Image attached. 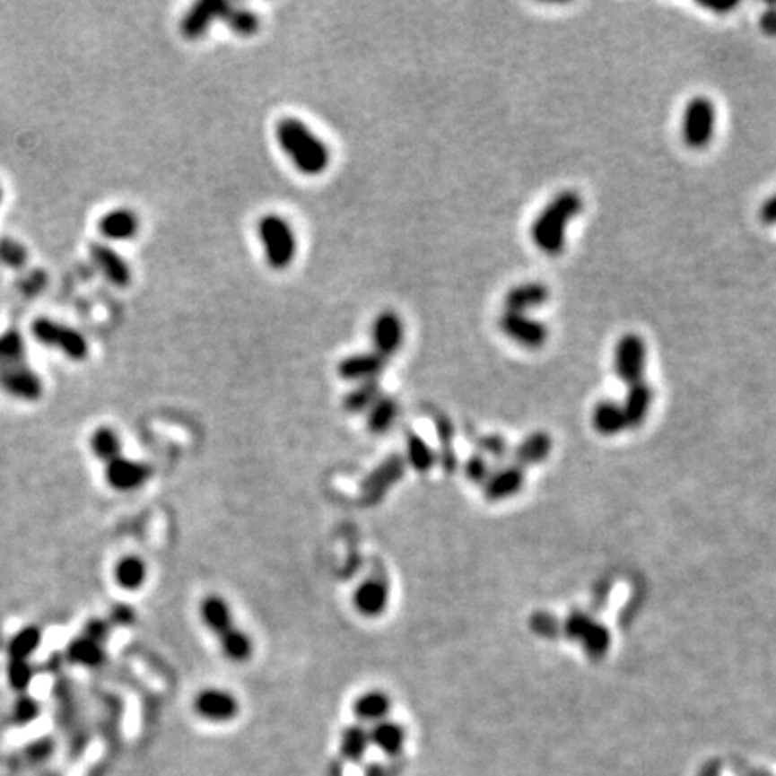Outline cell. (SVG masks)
<instances>
[{
  "label": "cell",
  "mask_w": 776,
  "mask_h": 776,
  "mask_svg": "<svg viewBox=\"0 0 776 776\" xmlns=\"http://www.w3.org/2000/svg\"><path fill=\"white\" fill-rule=\"evenodd\" d=\"M281 150L292 164L306 177L322 175L331 164L327 144L301 119L284 118L275 126Z\"/></svg>",
  "instance_id": "6da1fadb"
},
{
  "label": "cell",
  "mask_w": 776,
  "mask_h": 776,
  "mask_svg": "<svg viewBox=\"0 0 776 776\" xmlns=\"http://www.w3.org/2000/svg\"><path fill=\"white\" fill-rule=\"evenodd\" d=\"M582 211V198L575 191L559 193L536 218L530 236L546 256H557L564 248L566 227Z\"/></svg>",
  "instance_id": "7a4b0ae2"
},
{
  "label": "cell",
  "mask_w": 776,
  "mask_h": 776,
  "mask_svg": "<svg viewBox=\"0 0 776 776\" xmlns=\"http://www.w3.org/2000/svg\"><path fill=\"white\" fill-rule=\"evenodd\" d=\"M257 234L268 266L277 272L290 268L297 256V236L292 223L279 214H265L257 222Z\"/></svg>",
  "instance_id": "3957f363"
},
{
  "label": "cell",
  "mask_w": 776,
  "mask_h": 776,
  "mask_svg": "<svg viewBox=\"0 0 776 776\" xmlns=\"http://www.w3.org/2000/svg\"><path fill=\"white\" fill-rule=\"evenodd\" d=\"M562 634L571 641L580 643L582 650L593 659L604 658L611 645V634L607 627L584 611L570 613V616L562 622Z\"/></svg>",
  "instance_id": "277c9868"
},
{
  "label": "cell",
  "mask_w": 776,
  "mask_h": 776,
  "mask_svg": "<svg viewBox=\"0 0 776 776\" xmlns=\"http://www.w3.org/2000/svg\"><path fill=\"white\" fill-rule=\"evenodd\" d=\"M33 336L44 347L57 349L74 362H82L89 354V342L85 336L78 329L53 318H39L33 324Z\"/></svg>",
  "instance_id": "5b68a950"
},
{
  "label": "cell",
  "mask_w": 776,
  "mask_h": 776,
  "mask_svg": "<svg viewBox=\"0 0 776 776\" xmlns=\"http://www.w3.org/2000/svg\"><path fill=\"white\" fill-rule=\"evenodd\" d=\"M715 130V109L708 98L697 96L688 101L683 114V141L692 150L710 144Z\"/></svg>",
  "instance_id": "8992f818"
},
{
  "label": "cell",
  "mask_w": 776,
  "mask_h": 776,
  "mask_svg": "<svg viewBox=\"0 0 776 776\" xmlns=\"http://www.w3.org/2000/svg\"><path fill=\"white\" fill-rule=\"evenodd\" d=\"M647 349L638 335H623L615 347V374L620 381L634 385L643 381Z\"/></svg>",
  "instance_id": "52a82bcc"
},
{
  "label": "cell",
  "mask_w": 776,
  "mask_h": 776,
  "mask_svg": "<svg viewBox=\"0 0 776 776\" xmlns=\"http://www.w3.org/2000/svg\"><path fill=\"white\" fill-rule=\"evenodd\" d=\"M193 708L198 717H202L207 722L214 724H225L238 717L240 713V701L238 697L225 690V688H204L196 693L193 701Z\"/></svg>",
  "instance_id": "ba28073f"
},
{
  "label": "cell",
  "mask_w": 776,
  "mask_h": 776,
  "mask_svg": "<svg viewBox=\"0 0 776 776\" xmlns=\"http://www.w3.org/2000/svg\"><path fill=\"white\" fill-rule=\"evenodd\" d=\"M371 340L374 353L381 358L388 360L397 354L405 344V324L401 317L392 310L381 311L371 326Z\"/></svg>",
  "instance_id": "9c48e42d"
},
{
  "label": "cell",
  "mask_w": 776,
  "mask_h": 776,
  "mask_svg": "<svg viewBox=\"0 0 776 776\" xmlns=\"http://www.w3.org/2000/svg\"><path fill=\"white\" fill-rule=\"evenodd\" d=\"M500 329L505 336L527 349H541L548 340V327L525 313L505 311L500 318Z\"/></svg>",
  "instance_id": "30bf717a"
},
{
  "label": "cell",
  "mask_w": 776,
  "mask_h": 776,
  "mask_svg": "<svg viewBox=\"0 0 776 776\" xmlns=\"http://www.w3.org/2000/svg\"><path fill=\"white\" fill-rule=\"evenodd\" d=\"M227 3L225 0H200L193 4L180 22V33L186 40H200L207 35L214 21H220Z\"/></svg>",
  "instance_id": "8fae6325"
},
{
  "label": "cell",
  "mask_w": 776,
  "mask_h": 776,
  "mask_svg": "<svg viewBox=\"0 0 776 776\" xmlns=\"http://www.w3.org/2000/svg\"><path fill=\"white\" fill-rule=\"evenodd\" d=\"M91 259L94 266L100 270V274L114 286L126 288L132 283V268L125 261V257L105 243H92L91 245Z\"/></svg>",
  "instance_id": "7c38bea8"
},
{
  "label": "cell",
  "mask_w": 776,
  "mask_h": 776,
  "mask_svg": "<svg viewBox=\"0 0 776 776\" xmlns=\"http://www.w3.org/2000/svg\"><path fill=\"white\" fill-rule=\"evenodd\" d=\"M98 229L107 241H116V243L132 241L137 238L141 231V220L135 211L126 207H118L105 213L100 218Z\"/></svg>",
  "instance_id": "4fadbf2b"
},
{
  "label": "cell",
  "mask_w": 776,
  "mask_h": 776,
  "mask_svg": "<svg viewBox=\"0 0 776 776\" xmlns=\"http://www.w3.org/2000/svg\"><path fill=\"white\" fill-rule=\"evenodd\" d=\"M387 362L388 360L381 358L374 351L356 353V354L345 356L338 363V376L345 381H356V383L378 379V376L385 371Z\"/></svg>",
  "instance_id": "5bb4252c"
},
{
  "label": "cell",
  "mask_w": 776,
  "mask_h": 776,
  "mask_svg": "<svg viewBox=\"0 0 776 776\" xmlns=\"http://www.w3.org/2000/svg\"><path fill=\"white\" fill-rule=\"evenodd\" d=\"M150 475L152 471L146 464L125 457L109 462L107 467V480L118 491H135L148 482Z\"/></svg>",
  "instance_id": "9a60e30c"
},
{
  "label": "cell",
  "mask_w": 776,
  "mask_h": 776,
  "mask_svg": "<svg viewBox=\"0 0 776 776\" xmlns=\"http://www.w3.org/2000/svg\"><path fill=\"white\" fill-rule=\"evenodd\" d=\"M525 484V469L510 464L503 466L491 473L487 482L484 484V494L489 501H501L507 500L521 491Z\"/></svg>",
  "instance_id": "2e32d148"
},
{
  "label": "cell",
  "mask_w": 776,
  "mask_h": 776,
  "mask_svg": "<svg viewBox=\"0 0 776 776\" xmlns=\"http://www.w3.org/2000/svg\"><path fill=\"white\" fill-rule=\"evenodd\" d=\"M388 598H390L388 586L379 579H369V580H363L354 589L353 604L360 615L374 618V616H379L381 613H385V609L388 606Z\"/></svg>",
  "instance_id": "e0dca14e"
},
{
  "label": "cell",
  "mask_w": 776,
  "mask_h": 776,
  "mask_svg": "<svg viewBox=\"0 0 776 776\" xmlns=\"http://www.w3.org/2000/svg\"><path fill=\"white\" fill-rule=\"evenodd\" d=\"M198 611H200L202 623L218 638L236 625L232 607L222 595H216V593L207 595L200 602Z\"/></svg>",
  "instance_id": "ac0fdd59"
},
{
  "label": "cell",
  "mask_w": 776,
  "mask_h": 776,
  "mask_svg": "<svg viewBox=\"0 0 776 776\" xmlns=\"http://www.w3.org/2000/svg\"><path fill=\"white\" fill-rule=\"evenodd\" d=\"M392 710V699L381 690H369L356 697L353 704V713L358 724H378L387 720Z\"/></svg>",
  "instance_id": "d6986e66"
},
{
  "label": "cell",
  "mask_w": 776,
  "mask_h": 776,
  "mask_svg": "<svg viewBox=\"0 0 776 776\" xmlns=\"http://www.w3.org/2000/svg\"><path fill=\"white\" fill-rule=\"evenodd\" d=\"M550 290L541 283H523L509 290L505 295V308L512 313H525L541 308L548 302Z\"/></svg>",
  "instance_id": "ffe728a7"
},
{
  "label": "cell",
  "mask_w": 776,
  "mask_h": 776,
  "mask_svg": "<svg viewBox=\"0 0 776 776\" xmlns=\"http://www.w3.org/2000/svg\"><path fill=\"white\" fill-rule=\"evenodd\" d=\"M652 405V388L645 381L629 385L622 403V410L627 421V428H638L645 423Z\"/></svg>",
  "instance_id": "44dd1931"
},
{
  "label": "cell",
  "mask_w": 776,
  "mask_h": 776,
  "mask_svg": "<svg viewBox=\"0 0 776 776\" xmlns=\"http://www.w3.org/2000/svg\"><path fill=\"white\" fill-rule=\"evenodd\" d=\"M369 735L371 744L388 756H397L406 744V729L390 719L374 724L369 729Z\"/></svg>",
  "instance_id": "7402d4cb"
},
{
  "label": "cell",
  "mask_w": 776,
  "mask_h": 776,
  "mask_svg": "<svg viewBox=\"0 0 776 776\" xmlns=\"http://www.w3.org/2000/svg\"><path fill=\"white\" fill-rule=\"evenodd\" d=\"M0 378H3V385L6 387V390H10L13 396L35 399L42 392V383L39 376L26 365L10 371H0Z\"/></svg>",
  "instance_id": "603a6c76"
},
{
  "label": "cell",
  "mask_w": 776,
  "mask_h": 776,
  "mask_svg": "<svg viewBox=\"0 0 776 776\" xmlns=\"http://www.w3.org/2000/svg\"><path fill=\"white\" fill-rule=\"evenodd\" d=\"M552 453V439L545 432H534L525 437L519 446L514 449L516 466H537L545 462Z\"/></svg>",
  "instance_id": "cb8c5ba5"
},
{
  "label": "cell",
  "mask_w": 776,
  "mask_h": 776,
  "mask_svg": "<svg viewBox=\"0 0 776 776\" xmlns=\"http://www.w3.org/2000/svg\"><path fill=\"white\" fill-rule=\"evenodd\" d=\"M593 426L602 435H618L627 428L622 405L616 401H600L593 408Z\"/></svg>",
  "instance_id": "d4e9b609"
},
{
  "label": "cell",
  "mask_w": 776,
  "mask_h": 776,
  "mask_svg": "<svg viewBox=\"0 0 776 776\" xmlns=\"http://www.w3.org/2000/svg\"><path fill=\"white\" fill-rule=\"evenodd\" d=\"M399 405L390 396H381L367 412V428L372 435H385L397 421Z\"/></svg>",
  "instance_id": "484cf974"
},
{
  "label": "cell",
  "mask_w": 776,
  "mask_h": 776,
  "mask_svg": "<svg viewBox=\"0 0 776 776\" xmlns=\"http://www.w3.org/2000/svg\"><path fill=\"white\" fill-rule=\"evenodd\" d=\"M218 640L223 656L232 663H245L254 654V641L250 634L240 629L238 625H234L225 634H222Z\"/></svg>",
  "instance_id": "4316f807"
},
{
  "label": "cell",
  "mask_w": 776,
  "mask_h": 776,
  "mask_svg": "<svg viewBox=\"0 0 776 776\" xmlns=\"http://www.w3.org/2000/svg\"><path fill=\"white\" fill-rule=\"evenodd\" d=\"M220 21L225 22L234 35L243 37V39L257 35L259 28H261V19L252 10L241 8L236 4H229V3L223 10V15Z\"/></svg>",
  "instance_id": "83f0119b"
},
{
  "label": "cell",
  "mask_w": 776,
  "mask_h": 776,
  "mask_svg": "<svg viewBox=\"0 0 776 776\" xmlns=\"http://www.w3.org/2000/svg\"><path fill=\"white\" fill-rule=\"evenodd\" d=\"M371 745V735L363 724H351L340 735V753L351 762L362 760Z\"/></svg>",
  "instance_id": "f1b7e54d"
},
{
  "label": "cell",
  "mask_w": 776,
  "mask_h": 776,
  "mask_svg": "<svg viewBox=\"0 0 776 776\" xmlns=\"http://www.w3.org/2000/svg\"><path fill=\"white\" fill-rule=\"evenodd\" d=\"M114 573H116V580L119 586H123L128 591H135L146 582L148 568L141 557L128 555L118 562Z\"/></svg>",
  "instance_id": "f546056e"
},
{
  "label": "cell",
  "mask_w": 776,
  "mask_h": 776,
  "mask_svg": "<svg viewBox=\"0 0 776 776\" xmlns=\"http://www.w3.org/2000/svg\"><path fill=\"white\" fill-rule=\"evenodd\" d=\"M406 462L419 473H428L437 464V453L417 433L406 435Z\"/></svg>",
  "instance_id": "4dcf8cb0"
},
{
  "label": "cell",
  "mask_w": 776,
  "mask_h": 776,
  "mask_svg": "<svg viewBox=\"0 0 776 776\" xmlns=\"http://www.w3.org/2000/svg\"><path fill=\"white\" fill-rule=\"evenodd\" d=\"M379 397H381L379 381H378V379L363 381V383H360L356 388H353V390L344 397V408H345L349 414L369 412L371 406H372Z\"/></svg>",
  "instance_id": "1f68e13d"
},
{
  "label": "cell",
  "mask_w": 776,
  "mask_h": 776,
  "mask_svg": "<svg viewBox=\"0 0 776 776\" xmlns=\"http://www.w3.org/2000/svg\"><path fill=\"white\" fill-rule=\"evenodd\" d=\"M121 437L112 428H100L92 437V449L98 458L105 462H112L121 457Z\"/></svg>",
  "instance_id": "d6a6232c"
},
{
  "label": "cell",
  "mask_w": 776,
  "mask_h": 776,
  "mask_svg": "<svg viewBox=\"0 0 776 776\" xmlns=\"http://www.w3.org/2000/svg\"><path fill=\"white\" fill-rule=\"evenodd\" d=\"M28 248L13 240V238H3L0 240V263L8 268H22L28 263Z\"/></svg>",
  "instance_id": "836d02e7"
},
{
  "label": "cell",
  "mask_w": 776,
  "mask_h": 776,
  "mask_svg": "<svg viewBox=\"0 0 776 776\" xmlns=\"http://www.w3.org/2000/svg\"><path fill=\"white\" fill-rule=\"evenodd\" d=\"M71 658L76 661V663H82V665H89V667H94V665H100L101 661H103V649H101V643H96V641H92V640H89V638H82V640H76L73 645H71Z\"/></svg>",
  "instance_id": "e575fe53"
},
{
  "label": "cell",
  "mask_w": 776,
  "mask_h": 776,
  "mask_svg": "<svg viewBox=\"0 0 776 776\" xmlns=\"http://www.w3.org/2000/svg\"><path fill=\"white\" fill-rule=\"evenodd\" d=\"M40 641V632L35 627H28L24 631H21L13 640H12V654L15 659L19 661H26L30 654H33L39 647Z\"/></svg>",
  "instance_id": "d590c367"
},
{
  "label": "cell",
  "mask_w": 776,
  "mask_h": 776,
  "mask_svg": "<svg viewBox=\"0 0 776 776\" xmlns=\"http://www.w3.org/2000/svg\"><path fill=\"white\" fill-rule=\"evenodd\" d=\"M530 629L541 638L554 640L562 634V622L550 613H534L530 616Z\"/></svg>",
  "instance_id": "8d00e7d4"
},
{
  "label": "cell",
  "mask_w": 776,
  "mask_h": 776,
  "mask_svg": "<svg viewBox=\"0 0 776 776\" xmlns=\"http://www.w3.org/2000/svg\"><path fill=\"white\" fill-rule=\"evenodd\" d=\"M464 471H466V476H467L469 482L480 484V485H484L487 482V478L491 476V473H493L487 457H484L480 453H475V455H471L467 458V462L464 466Z\"/></svg>",
  "instance_id": "74e56055"
},
{
  "label": "cell",
  "mask_w": 776,
  "mask_h": 776,
  "mask_svg": "<svg viewBox=\"0 0 776 776\" xmlns=\"http://www.w3.org/2000/svg\"><path fill=\"white\" fill-rule=\"evenodd\" d=\"M31 668L28 665V661H19L13 659L12 667H10V681L15 688H26L31 681Z\"/></svg>",
  "instance_id": "f35d334b"
},
{
  "label": "cell",
  "mask_w": 776,
  "mask_h": 776,
  "mask_svg": "<svg viewBox=\"0 0 776 776\" xmlns=\"http://www.w3.org/2000/svg\"><path fill=\"white\" fill-rule=\"evenodd\" d=\"M480 446H482V449H484L485 455L494 457V458H500V457H503L507 453V442H505V439H501L498 435H491V437L482 439Z\"/></svg>",
  "instance_id": "ab89813d"
},
{
  "label": "cell",
  "mask_w": 776,
  "mask_h": 776,
  "mask_svg": "<svg viewBox=\"0 0 776 776\" xmlns=\"http://www.w3.org/2000/svg\"><path fill=\"white\" fill-rule=\"evenodd\" d=\"M39 715V706L35 701L31 699H22L19 701L17 708H15V720L21 724H28L31 720H35V717Z\"/></svg>",
  "instance_id": "60d3db41"
},
{
  "label": "cell",
  "mask_w": 776,
  "mask_h": 776,
  "mask_svg": "<svg viewBox=\"0 0 776 776\" xmlns=\"http://www.w3.org/2000/svg\"><path fill=\"white\" fill-rule=\"evenodd\" d=\"M760 30L767 37H776V4H769L760 15Z\"/></svg>",
  "instance_id": "b9f144b4"
},
{
  "label": "cell",
  "mask_w": 776,
  "mask_h": 776,
  "mask_svg": "<svg viewBox=\"0 0 776 776\" xmlns=\"http://www.w3.org/2000/svg\"><path fill=\"white\" fill-rule=\"evenodd\" d=\"M758 218H760V222L765 223V225H776V195L769 196V198L762 204V207H760V211H758Z\"/></svg>",
  "instance_id": "7bdbcfd3"
},
{
  "label": "cell",
  "mask_w": 776,
  "mask_h": 776,
  "mask_svg": "<svg viewBox=\"0 0 776 776\" xmlns=\"http://www.w3.org/2000/svg\"><path fill=\"white\" fill-rule=\"evenodd\" d=\"M107 636H109V625H107V622L92 620L87 625V636L85 638H89V640H92L96 643H101V640H105Z\"/></svg>",
  "instance_id": "ee69618b"
},
{
  "label": "cell",
  "mask_w": 776,
  "mask_h": 776,
  "mask_svg": "<svg viewBox=\"0 0 776 776\" xmlns=\"http://www.w3.org/2000/svg\"><path fill=\"white\" fill-rule=\"evenodd\" d=\"M112 618H114L116 623L128 625V623H132L135 620V613H134V609L130 606H118L112 611Z\"/></svg>",
  "instance_id": "f6af8a7d"
},
{
  "label": "cell",
  "mask_w": 776,
  "mask_h": 776,
  "mask_svg": "<svg viewBox=\"0 0 776 776\" xmlns=\"http://www.w3.org/2000/svg\"><path fill=\"white\" fill-rule=\"evenodd\" d=\"M28 753H30V756H33V758H44V756H48V754L51 753V742H49V740H40L39 744L30 745Z\"/></svg>",
  "instance_id": "bcb514c9"
},
{
  "label": "cell",
  "mask_w": 776,
  "mask_h": 776,
  "mask_svg": "<svg viewBox=\"0 0 776 776\" xmlns=\"http://www.w3.org/2000/svg\"><path fill=\"white\" fill-rule=\"evenodd\" d=\"M702 8L711 10V12H715V13H726V12L735 10V8H737V3H726V4H702Z\"/></svg>",
  "instance_id": "7dc6e473"
},
{
  "label": "cell",
  "mask_w": 776,
  "mask_h": 776,
  "mask_svg": "<svg viewBox=\"0 0 776 776\" xmlns=\"http://www.w3.org/2000/svg\"><path fill=\"white\" fill-rule=\"evenodd\" d=\"M3 202H4V189L0 186V205H3Z\"/></svg>",
  "instance_id": "c3c4849f"
}]
</instances>
